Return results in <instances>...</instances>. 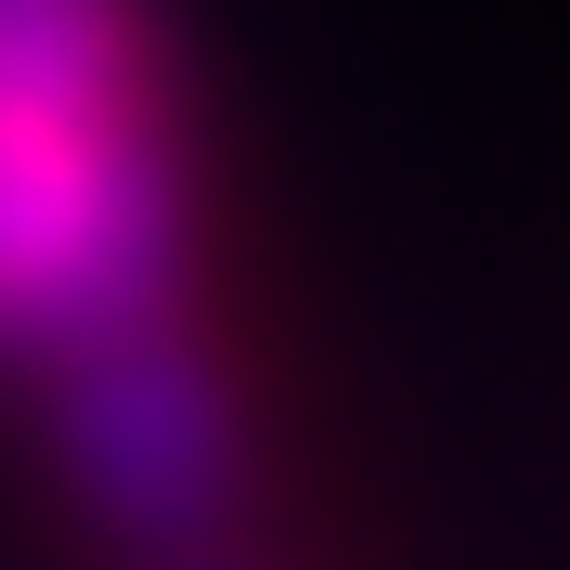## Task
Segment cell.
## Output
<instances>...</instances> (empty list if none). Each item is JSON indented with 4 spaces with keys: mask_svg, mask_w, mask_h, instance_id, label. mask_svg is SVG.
I'll list each match as a JSON object with an SVG mask.
<instances>
[{
    "mask_svg": "<svg viewBox=\"0 0 570 570\" xmlns=\"http://www.w3.org/2000/svg\"><path fill=\"white\" fill-rule=\"evenodd\" d=\"M117 66H130V13L117 0H0V130L105 117Z\"/></svg>",
    "mask_w": 570,
    "mask_h": 570,
    "instance_id": "cell-3",
    "label": "cell"
},
{
    "mask_svg": "<svg viewBox=\"0 0 570 570\" xmlns=\"http://www.w3.org/2000/svg\"><path fill=\"white\" fill-rule=\"evenodd\" d=\"M181 195L156 142L105 117L0 130V351H91L169 312Z\"/></svg>",
    "mask_w": 570,
    "mask_h": 570,
    "instance_id": "cell-1",
    "label": "cell"
},
{
    "mask_svg": "<svg viewBox=\"0 0 570 570\" xmlns=\"http://www.w3.org/2000/svg\"><path fill=\"white\" fill-rule=\"evenodd\" d=\"M66 480L105 505L130 544H195L234 493V415H220V376L181 337L130 324V337H91L66 351Z\"/></svg>",
    "mask_w": 570,
    "mask_h": 570,
    "instance_id": "cell-2",
    "label": "cell"
}]
</instances>
